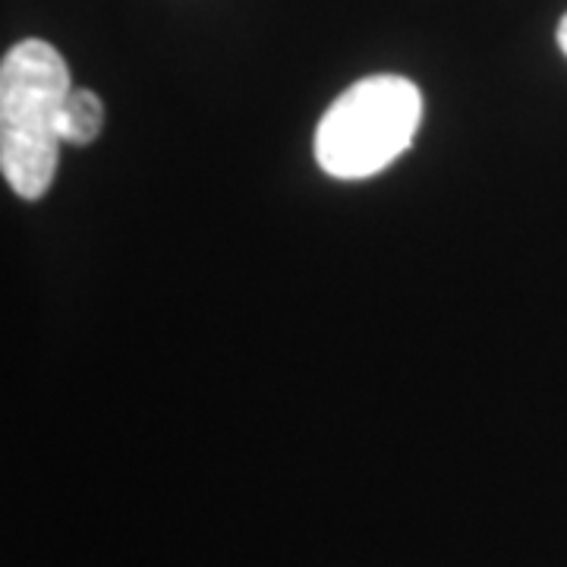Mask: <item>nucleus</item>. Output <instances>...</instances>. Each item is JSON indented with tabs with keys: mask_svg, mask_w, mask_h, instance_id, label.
Here are the masks:
<instances>
[{
	"mask_svg": "<svg viewBox=\"0 0 567 567\" xmlns=\"http://www.w3.org/2000/svg\"><path fill=\"white\" fill-rule=\"evenodd\" d=\"M70 70L58 48L25 39L0 63V167L22 199H41L58 174Z\"/></svg>",
	"mask_w": 567,
	"mask_h": 567,
	"instance_id": "obj_1",
	"label": "nucleus"
},
{
	"mask_svg": "<svg viewBox=\"0 0 567 567\" xmlns=\"http://www.w3.org/2000/svg\"><path fill=\"white\" fill-rule=\"evenodd\" d=\"M423 121V95L404 76L379 73L353 82L324 111L316 158L338 181H365L394 164Z\"/></svg>",
	"mask_w": 567,
	"mask_h": 567,
	"instance_id": "obj_2",
	"label": "nucleus"
},
{
	"mask_svg": "<svg viewBox=\"0 0 567 567\" xmlns=\"http://www.w3.org/2000/svg\"><path fill=\"white\" fill-rule=\"evenodd\" d=\"M104 126V104L95 92L89 89H73L63 104L61 136L70 145H89L99 140Z\"/></svg>",
	"mask_w": 567,
	"mask_h": 567,
	"instance_id": "obj_3",
	"label": "nucleus"
},
{
	"mask_svg": "<svg viewBox=\"0 0 567 567\" xmlns=\"http://www.w3.org/2000/svg\"><path fill=\"white\" fill-rule=\"evenodd\" d=\"M558 44H561V51L567 54V17L561 20V25H558Z\"/></svg>",
	"mask_w": 567,
	"mask_h": 567,
	"instance_id": "obj_4",
	"label": "nucleus"
}]
</instances>
